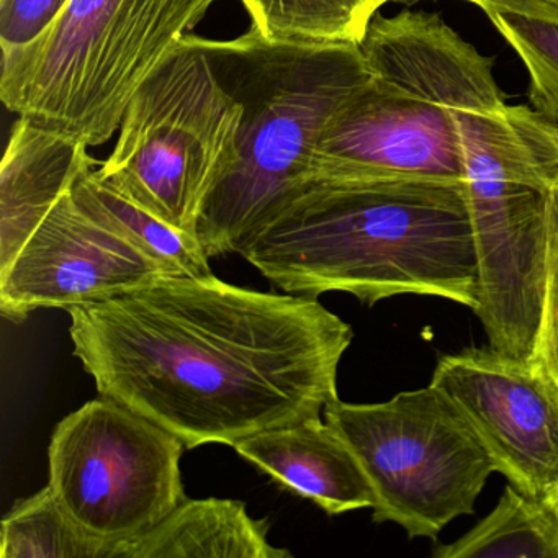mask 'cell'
<instances>
[{
	"label": "cell",
	"mask_w": 558,
	"mask_h": 558,
	"mask_svg": "<svg viewBox=\"0 0 558 558\" xmlns=\"http://www.w3.org/2000/svg\"><path fill=\"white\" fill-rule=\"evenodd\" d=\"M70 335L102 397L184 440L234 447L319 417L338 400L354 332L315 296L279 295L211 276H165L73 306Z\"/></svg>",
	"instance_id": "cell-1"
},
{
	"label": "cell",
	"mask_w": 558,
	"mask_h": 558,
	"mask_svg": "<svg viewBox=\"0 0 558 558\" xmlns=\"http://www.w3.org/2000/svg\"><path fill=\"white\" fill-rule=\"evenodd\" d=\"M292 295L365 305L414 293L475 310L478 259L465 184L313 179L238 251Z\"/></svg>",
	"instance_id": "cell-2"
},
{
	"label": "cell",
	"mask_w": 558,
	"mask_h": 558,
	"mask_svg": "<svg viewBox=\"0 0 558 558\" xmlns=\"http://www.w3.org/2000/svg\"><path fill=\"white\" fill-rule=\"evenodd\" d=\"M225 89L243 107L233 169L207 198L195 240L208 257L238 253L247 238L313 181L323 130L371 80L355 41L204 38Z\"/></svg>",
	"instance_id": "cell-3"
},
{
	"label": "cell",
	"mask_w": 558,
	"mask_h": 558,
	"mask_svg": "<svg viewBox=\"0 0 558 558\" xmlns=\"http://www.w3.org/2000/svg\"><path fill=\"white\" fill-rule=\"evenodd\" d=\"M215 2L68 0L35 40L2 50L0 99L44 129L104 145L136 90Z\"/></svg>",
	"instance_id": "cell-4"
},
{
	"label": "cell",
	"mask_w": 558,
	"mask_h": 558,
	"mask_svg": "<svg viewBox=\"0 0 558 558\" xmlns=\"http://www.w3.org/2000/svg\"><path fill=\"white\" fill-rule=\"evenodd\" d=\"M478 259V316L489 345L534 357L547 266L558 126L529 107L456 110Z\"/></svg>",
	"instance_id": "cell-5"
},
{
	"label": "cell",
	"mask_w": 558,
	"mask_h": 558,
	"mask_svg": "<svg viewBox=\"0 0 558 558\" xmlns=\"http://www.w3.org/2000/svg\"><path fill=\"white\" fill-rule=\"evenodd\" d=\"M243 107L187 34L136 90L100 181L195 238L198 214L238 156Z\"/></svg>",
	"instance_id": "cell-6"
},
{
	"label": "cell",
	"mask_w": 558,
	"mask_h": 558,
	"mask_svg": "<svg viewBox=\"0 0 558 558\" xmlns=\"http://www.w3.org/2000/svg\"><path fill=\"white\" fill-rule=\"evenodd\" d=\"M325 421L351 447L375 493V522L436 542L473 514L495 462L462 411L439 388L403 391L384 403L335 400Z\"/></svg>",
	"instance_id": "cell-7"
},
{
	"label": "cell",
	"mask_w": 558,
	"mask_h": 558,
	"mask_svg": "<svg viewBox=\"0 0 558 558\" xmlns=\"http://www.w3.org/2000/svg\"><path fill=\"white\" fill-rule=\"evenodd\" d=\"M185 449L175 434L100 395L54 429L48 486L84 531L117 544L155 527L184 501Z\"/></svg>",
	"instance_id": "cell-8"
},
{
	"label": "cell",
	"mask_w": 558,
	"mask_h": 558,
	"mask_svg": "<svg viewBox=\"0 0 558 558\" xmlns=\"http://www.w3.org/2000/svg\"><path fill=\"white\" fill-rule=\"evenodd\" d=\"M313 179L465 184L456 113L407 84L371 74L323 130Z\"/></svg>",
	"instance_id": "cell-9"
},
{
	"label": "cell",
	"mask_w": 558,
	"mask_h": 558,
	"mask_svg": "<svg viewBox=\"0 0 558 558\" xmlns=\"http://www.w3.org/2000/svg\"><path fill=\"white\" fill-rule=\"evenodd\" d=\"M430 384L462 411L509 485L534 498L557 488L558 387L534 359L465 349L440 355Z\"/></svg>",
	"instance_id": "cell-10"
},
{
	"label": "cell",
	"mask_w": 558,
	"mask_h": 558,
	"mask_svg": "<svg viewBox=\"0 0 558 558\" xmlns=\"http://www.w3.org/2000/svg\"><path fill=\"white\" fill-rule=\"evenodd\" d=\"M165 276L172 274L87 217L70 191L0 270V312L21 323L35 310L106 302Z\"/></svg>",
	"instance_id": "cell-11"
},
{
	"label": "cell",
	"mask_w": 558,
	"mask_h": 558,
	"mask_svg": "<svg viewBox=\"0 0 558 558\" xmlns=\"http://www.w3.org/2000/svg\"><path fill=\"white\" fill-rule=\"evenodd\" d=\"M234 450L328 514L374 509V488L357 457L322 416L254 434L234 444Z\"/></svg>",
	"instance_id": "cell-12"
},
{
	"label": "cell",
	"mask_w": 558,
	"mask_h": 558,
	"mask_svg": "<svg viewBox=\"0 0 558 558\" xmlns=\"http://www.w3.org/2000/svg\"><path fill=\"white\" fill-rule=\"evenodd\" d=\"M89 146L19 117L0 168V270L94 166Z\"/></svg>",
	"instance_id": "cell-13"
},
{
	"label": "cell",
	"mask_w": 558,
	"mask_h": 558,
	"mask_svg": "<svg viewBox=\"0 0 558 558\" xmlns=\"http://www.w3.org/2000/svg\"><path fill=\"white\" fill-rule=\"evenodd\" d=\"M269 522L247 514L236 499L185 498L168 518L117 542L113 558H289L267 541Z\"/></svg>",
	"instance_id": "cell-14"
},
{
	"label": "cell",
	"mask_w": 558,
	"mask_h": 558,
	"mask_svg": "<svg viewBox=\"0 0 558 558\" xmlns=\"http://www.w3.org/2000/svg\"><path fill=\"white\" fill-rule=\"evenodd\" d=\"M71 197L87 217L132 244L172 276H211L210 257L194 236L175 230L113 191L97 178L93 166L77 175Z\"/></svg>",
	"instance_id": "cell-15"
},
{
	"label": "cell",
	"mask_w": 558,
	"mask_h": 558,
	"mask_svg": "<svg viewBox=\"0 0 558 558\" xmlns=\"http://www.w3.org/2000/svg\"><path fill=\"white\" fill-rule=\"evenodd\" d=\"M436 558H558V515L547 498L506 486L498 506Z\"/></svg>",
	"instance_id": "cell-16"
},
{
	"label": "cell",
	"mask_w": 558,
	"mask_h": 558,
	"mask_svg": "<svg viewBox=\"0 0 558 558\" xmlns=\"http://www.w3.org/2000/svg\"><path fill=\"white\" fill-rule=\"evenodd\" d=\"M476 5L525 64L534 110L558 126V2L478 0Z\"/></svg>",
	"instance_id": "cell-17"
},
{
	"label": "cell",
	"mask_w": 558,
	"mask_h": 558,
	"mask_svg": "<svg viewBox=\"0 0 558 558\" xmlns=\"http://www.w3.org/2000/svg\"><path fill=\"white\" fill-rule=\"evenodd\" d=\"M113 542L84 531L48 485L2 521L0 558H113Z\"/></svg>",
	"instance_id": "cell-18"
},
{
	"label": "cell",
	"mask_w": 558,
	"mask_h": 558,
	"mask_svg": "<svg viewBox=\"0 0 558 558\" xmlns=\"http://www.w3.org/2000/svg\"><path fill=\"white\" fill-rule=\"evenodd\" d=\"M253 27L269 38L359 41L377 11L372 0H241Z\"/></svg>",
	"instance_id": "cell-19"
},
{
	"label": "cell",
	"mask_w": 558,
	"mask_h": 558,
	"mask_svg": "<svg viewBox=\"0 0 558 558\" xmlns=\"http://www.w3.org/2000/svg\"><path fill=\"white\" fill-rule=\"evenodd\" d=\"M547 230L544 303L532 359L558 387V185L548 201Z\"/></svg>",
	"instance_id": "cell-20"
},
{
	"label": "cell",
	"mask_w": 558,
	"mask_h": 558,
	"mask_svg": "<svg viewBox=\"0 0 558 558\" xmlns=\"http://www.w3.org/2000/svg\"><path fill=\"white\" fill-rule=\"evenodd\" d=\"M66 4L68 0H0V48L31 44Z\"/></svg>",
	"instance_id": "cell-21"
},
{
	"label": "cell",
	"mask_w": 558,
	"mask_h": 558,
	"mask_svg": "<svg viewBox=\"0 0 558 558\" xmlns=\"http://www.w3.org/2000/svg\"><path fill=\"white\" fill-rule=\"evenodd\" d=\"M548 502H550L551 508L555 509V512H557L558 515V485L557 488L554 489V492L550 493V495L547 496Z\"/></svg>",
	"instance_id": "cell-22"
},
{
	"label": "cell",
	"mask_w": 558,
	"mask_h": 558,
	"mask_svg": "<svg viewBox=\"0 0 558 558\" xmlns=\"http://www.w3.org/2000/svg\"><path fill=\"white\" fill-rule=\"evenodd\" d=\"M385 2H390V0H372V4H374L375 11H378V8H380V5H384ZM469 2H472V4H476L478 0H469Z\"/></svg>",
	"instance_id": "cell-23"
},
{
	"label": "cell",
	"mask_w": 558,
	"mask_h": 558,
	"mask_svg": "<svg viewBox=\"0 0 558 558\" xmlns=\"http://www.w3.org/2000/svg\"><path fill=\"white\" fill-rule=\"evenodd\" d=\"M555 2H558V0H555Z\"/></svg>",
	"instance_id": "cell-24"
}]
</instances>
